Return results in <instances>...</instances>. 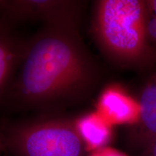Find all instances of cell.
Masks as SVG:
<instances>
[{
	"instance_id": "4",
	"label": "cell",
	"mask_w": 156,
	"mask_h": 156,
	"mask_svg": "<svg viewBox=\"0 0 156 156\" xmlns=\"http://www.w3.org/2000/svg\"><path fill=\"white\" fill-rule=\"evenodd\" d=\"M84 5L77 0H0V19L13 27L29 21L80 25Z\"/></svg>"
},
{
	"instance_id": "8",
	"label": "cell",
	"mask_w": 156,
	"mask_h": 156,
	"mask_svg": "<svg viewBox=\"0 0 156 156\" xmlns=\"http://www.w3.org/2000/svg\"><path fill=\"white\" fill-rule=\"evenodd\" d=\"M138 103L142 134L148 146L156 137V80L145 87Z\"/></svg>"
},
{
	"instance_id": "9",
	"label": "cell",
	"mask_w": 156,
	"mask_h": 156,
	"mask_svg": "<svg viewBox=\"0 0 156 156\" xmlns=\"http://www.w3.org/2000/svg\"><path fill=\"white\" fill-rule=\"evenodd\" d=\"M151 12L153 15L151 17L147 15V23H146L147 36V38H150L152 41L156 43V15L151 10Z\"/></svg>"
},
{
	"instance_id": "2",
	"label": "cell",
	"mask_w": 156,
	"mask_h": 156,
	"mask_svg": "<svg viewBox=\"0 0 156 156\" xmlns=\"http://www.w3.org/2000/svg\"><path fill=\"white\" fill-rule=\"evenodd\" d=\"M147 2L101 0L95 3L92 34L109 59L119 65H132L147 52Z\"/></svg>"
},
{
	"instance_id": "5",
	"label": "cell",
	"mask_w": 156,
	"mask_h": 156,
	"mask_svg": "<svg viewBox=\"0 0 156 156\" xmlns=\"http://www.w3.org/2000/svg\"><path fill=\"white\" fill-rule=\"evenodd\" d=\"M26 43L14 27L0 19V107L16 75Z\"/></svg>"
},
{
	"instance_id": "10",
	"label": "cell",
	"mask_w": 156,
	"mask_h": 156,
	"mask_svg": "<svg viewBox=\"0 0 156 156\" xmlns=\"http://www.w3.org/2000/svg\"><path fill=\"white\" fill-rule=\"evenodd\" d=\"M87 156H127L124 153L111 147H103L90 153Z\"/></svg>"
},
{
	"instance_id": "13",
	"label": "cell",
	"mask_w": 156,
	"mask_h": 156,
	"mask_svg": "<svg viewBox=\"0 0 156 156\" xmlns=\"http://www.w3.org/2000/svg\"><path fill=\"white\" fill-rule=\"evenodd\" d=\"M3 151H5V148H4L2 142L1 140H0V156H1L2 153H3Z\"/></svg>"
},
{
	"instance_id": "7",
	"label": "cell",
	"mask_w": 156,
	"mask_h": 156,
	"mask_svg": "<svg viewBox=\"0 0 156 156\" xmlns=\"http://www.w3.org/2000/svg\"><path fill=\"white\" fill-rule=\"evenodd\" d=\"M76 127L86 152L96 151L108 145L113 136L112 125L98 112L75 119Z\"/></svg>"
},
{
	"instance_id": "6",
	"label": "cell",
	"mask_w": 156,
	"mask_h": 156,
	"mask_svg": "<svg viewBox=\"0 0 156 156\" xmlns=\"http://www.w3.org/2000/svg\"><path fill=\"white\" fill-rule=\"evenodd\" d=\"M98 113L111 125L134 124L139 122V103L121 89L110 87L98 102Z\"/></svg>"
},
{
	"instance_id": "3",
	"label": "cell",
	"mask_w": 156,
	"mask_h": 156,
	"mask_svg": "<svg viewBox=\"0 0 156 156\" xmlns=\"http://www.w3.org/2000/svg\"><path fill=\"white\" fill-rule=\"evenodd\" d=\"M0 140L12 156H85L75 119L44 116L18 122H0Z\"/></svg>"
},
{
	"instance_id": "11",
	"label": "cell",
	"mask_w": 156,
	"mask_h": 156,
	"mask_svg": "<svg viewBox=\"0 0 156 156\" xmlns=\"http://www.w3.org/2000/svg\"><path fill=\"white\" fill-rule=\"evenodd\" d=\"M145 156H156V137L147 146Z\"/></svg>"
},
{
	"instance_id": "1",
	"label": "cell",
	"mask_w": 156,
	"mask_h": 156,
	"mask_svg": "<svg viewBox=\"0 0 156 156\" xmlns=\"http://www.w3.org/2000/svg\"><path fill=\"white\" fill-rule=\"evenodd\" d=\"M80 25H44L27 41L22 61L1 107L52 112L78 104L97 80L96 66Z\"/></svg>"
},
{
	"instance_id": "12",
	"label": "cell",
	"mask_w": 156,
	"mask_h": 156,
	"mask_svg": "<svg viewBox=\"0 0 156 156\" xmlns=\"http://www.w3.org/2000/svg\"><path fill=\"white\" fill-rule=\"evenodd\" d=\"M147 2L149 9L156 15V0H152V1Z\"/></svg>"
}]
</instances>
